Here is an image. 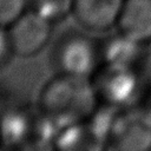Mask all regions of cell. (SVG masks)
I'll use <instances>...</instances> for the list:
<instances>
[{
  "label": "cell",
  "instance_id": "1",
  "mask_svg": "<svg viewBox=\"0 0 151 151\" xmlns=\"http://www.w3.org/2000/svg\"><path fill=\"white\" fill-rule=\"evenodd\" d=\"M98 104L91 78L55 73L40 90L37 106L61 129L85 122Z\"/></svg>",
  "mask_w": 151,
  "mask_h": 151
},
{
  "label": "cell",
  "instance_id": "2",
  "mask_svg": "<svg viewBox=\"0 0 151 151\" xmlns=\"http://www.w3.org/2000/svg\"><path fill=\"white\" fill-rule=\"evenodd\" d=\"M60 127L39 107H15L0 116V145L8 149L54 147Z\"/></svg>",
  "mask_w": 151,
  "mask_h": 151
},
{
  "label": "cell",
  "instance_id": "3",
  "mask_svg": "<svg viewBox=\"0 0 151 151\" xmlns=\"http://www.w3.org/2000/svg\"><path fill=\"white\" fill-rule=\"evenodd\" d=\"M50 60L55 73L91 78L103 64L100 41L83 32H65L54 42Z\"/></svg>",
  "mask_w": 151,
  "mask_h": 151
},
{
  "label": "cell",
  "instance_id": "4",
  "mask_svg": "<svg viewBox=\"0 0 151 151\" xmlns=\"http://www.w3.org/2000/svg\"><path fill=\"white\" fill-rule=\"evenodd\" d=\"M99 103L124 109L138 103L142 97L140 71L103 63L91 77Z\"/></svg>",
  "mask_w": 151,
  "mask_h": 151
},
{
  "label": "cell",
  "instance_id": "5",
  "mask_svg": "<svg viewBox=\"0 0 151 151\" xmlns=\"http://www.w3.org/2000/svg\"><path fill=\"white\" fill-rule=\"evenodd\" d=\"M105 149L122 151L151 150V113L142 104L119 109Z\"/></svg>",
  "mask_w": 151,
  "mask_h": 151
},
{
  "label": "cell",
  "instance_id": "6",
  "mask_svg": "<svg viewBox=\"0 0 151 151\" xmlns=\"http://www.w3.org/2000/svg\"><path fill=\"white\" fill-rule=\"evenodd\" d=\"M52 27L53 22L27 8L7 27L13 54L31 58L41 52L51 39Z\"/></svg>",
  "mask_w": 151,
  "mask_h": 151
},
{
  "label": "cell",
  "instance_id": "7",
  "mask_svg": "<svg viewBox=\"0 0 151 151\" xmlns=\"http://www.w3.org/2000/svg\"><path fill=\"white\" fill-rule=\"evenodd\" d=\"M103 63L125 66L142 72L147 58L146 44L119 31L100 41Z\"/></svg>",
  "mask_w": 151,
  "mask_h": 151
},
{
  "label": "cell",
  "instance_id": "8",
  "mask_svg": "<svg viewBox=\"0 0 151 151\" xmlns=\"http://www.w3.org/2000/svg\"><path fill=\"white\" fill-rule=\"evenodd\" d=\"M125 0H74L72 15L86 29L101 32L116 26Z\"/></svg>",
  "mask_w": 151,
  "mask_h": 151
},
{
  "label": "cell",
  "instance_id": "9",
  "mask_svg": "<svg viewBox=\"0 0 151 151\" xmlns=\"http://www.w3.org/2000/svg\"><path fill=\"white\" fill-rule=\"evenodd\" d=\"M116 27L140 42H151V0H125Z\"/></svg>",
  "mask_w": 151,
  "mask_h": 151
},
{
  "label": "cell",
  "instance_id": "10",
  "mask_svg": "<svg viewBox=\"0 0 151 151\" xmlns=\"http://www.w3.org/2000/svg\"><path fill=\"white\" fill-rule=\"evenodd\" d=\"M54 147L66 151L101 150L105 149V144L85 120L61 127L57 134Z\"/></svg>",
  "mask_w": 151,
  "mask_h": 151
},
{
  "label": "cell",
  "instance_id": "11",
  "mask_svg": "<svg viewBox=\"0 0 151 151\" xmlns=\"http://www.w3.org/2000/svg\"><path fill=\"white\" fill-rule=\"evenodd\" d=\"M74 0H27L28 8L55 24L72 14Z\"/></svg>",
  "mask_w": 151,
  "mask_h": 151
},
{
  "label": "cell",
  "instance_id": "12",
  "mask_svg": "<svg viewBox=\"0 0 151 151\" xmlns=\"http://www.w3.org/2000/svg\"><path fill=\"white\" fill-rule=\"evenodd\" d=\"M27 8V0H0V26L7 28Z\"/></svg>",
  "mask_w": 151,
  "mask_h": 151
},
{
  "label": "cell",
  "instance_id": "13",
  "mask_svg": "<svg viewBox=\"0 0 151 151\" xmlns=\"http://www.w3.org/2000/svg\"><path fill=\"white\" fill-rule=\"evenodd\" d=\"M13 51L11 47L8 33L6 27L0 26V67L8 63V60L13 57Z\"/></svg>",
  "mask_w": 151,
  "mask_h": 151
},
{
  "label": "cell",
  "instance_id": "14",
  "mask_svg": "<svg viewBox=\"0 0 151 151\" xmlns=\"http://www.w3.org/2000/svg\"><path fill=\"white\" fill-rule=\"evenodd\" d=\"M142 105L151 113V90H149V92L145 93L144 100H143V104H142Z\"/></svg>",
  "mask_w": 151,
  "mask_h": 151
}]
</instances>
